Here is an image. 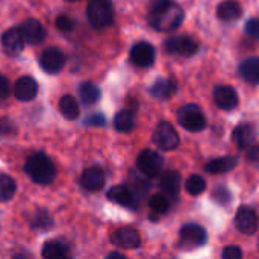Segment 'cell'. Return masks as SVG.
<instances>
[{
    "label": "cell",
    "instance_id": "74e56055",
    "mask_svg": "<svg viewBox=\"0 0 259 259\" xmlns=\"http://www.w3.org/2000/svg\"><path fill=\"white\" fill-rule=\"evenodd\" d=\"M11 94V83L8 80V77H5L3 74H0V102L6 100Z\"/></svg>",
    "mask_w": 259,
    "mask_h": 259
},
{
    "label": "cell",
    "instance_id": "7402d4cb",
    "mask_svg": "<svg viewBox=\"0 0 259 259\" xmlns=\"http://www.w3.org/2000/svg\"><path fill=\"white\" fill-rule=\"evenodd\" d=\"M176 91V83L175 80L168 79V77H159L149 90L150 96L158 99V100H167L170 99Z\"/></svg>",
    "mask_w": 259,
    "mask_h": 259
},
{
    "label": "cell",
    "instance_id": "44dd1931",
    "mask_svg": "<svg viewBox=\"0 0 259 259\" xmlns=\"http://www.w3.org/2000/svg\"><path fill=\"white\" fill-rule=\"evenodd\" d=\"M241 15H243V9L237 0H225L217 6V17L222 21L231 23L241 18Z\"/></svg>",
    "mask_w": 259,
    "mask_h": 259
},
{
    "label": "cell",
    "instance_id": "d590c367",
    "mask_svg": "<svg viewBox=\"0 0 259 259\" xmlns=\"http://www.w3.org/2000/svg\"><path fill=\"white\" fill-rule=\"evenodd\" d=\"M106 123L105 117L100 114V112H96V114H91L90 117H87L83 120V124L85 126H103Z\"/></svg>",
    "mask_w": 259,
    "mask_h": 259
},
{
    "label": "cell",
    "instance_id": "cb8c5ba5",
    "mask_svg": "<svg viewBox=\"0 0 259 259\" xmlns=\"http://www.w3.org/2000/svg\"><path fill=\"white\" fill-rule=\"evenodd\" d=\"M240 74L241 77L249 82L256 85L259 82V59L256 56L247 58L240 64Z\"/></svg>",
    "mask_w": 259,
    "mask_h": 259
},
{
    "label": "cell",
    "instance_id": "d6986e66",
    "mask_svg": "<svg viewBox=\"0 0 259 259\" xmlns=\"http://www.w3.org/2000/svg\"><path fill=\"white\" fill-rule=\"evenodd\" d=\"M232 140L237 143V146L241 149V150H246L249 149L255 140H256V129L252 126V124H240L238 127L234 129L232 132Z\"/></svg>",
    "mask_w": 259,
    "mask_h": 259
},
{
    "label": "cell",
    "instance_id": "e575fe53",
    "mask_svg": "<svg viewBox=\"0 0 259 259\" xmlns=\"http://www.w3.org/2000/svg\"><path fill=\"white\" fill-rule=\"evenodd\" d=\"M223 259H241L243 258V250L238 246H228L223 253H222Z\"/></svg>",
    "mask_w": 259,
    "mask_h": 259
},
{
    "label": "cell",
    "instance_id": "52a82bcc",
    "mask_svg": "<svg viewBox=\"0 0 259 259\" xmlns=\"http://www.w3.org/2000/svg\"><path fill=\"white\" fill-rule=\"evenodd\" d=\"M181 247L184 249H196L202 247L208 241V234L206 231L196 225V223H188L181 229Z\"/></svg>",
    "mask_w": 259,
    "mask_h": 259
},
{
    "label": "cell",
    "instance_id": "f546056e",
    "mask_svg": "<svg viewBox=\"0 0 259 259\" xmlns=\"http://www.w3.org/2000/svg\"><path fill=\"white\" fill-rule=\"evenodd\" d=\"M185 190H187V193L191 194V196H199V194H202V193L206 190V182H205V179H203L202 176L193 175V176H190V178L187 179V182H185Z\"/></svg>",
    "mask_w": 259,
    "mask_h": 259
},
{
    "label": "cell",
    "instance_id": "b9f144b4",
    "mask_svg": "<svg viewBox=\"0 0 259 259\" xmlns=\"http://www.w3.org/2000/svg\"><path fill=\"white\" fill-rule=\"evenodd\" d=\"M68 2H77V0H68Z\"/></svg>",
    "mask_w": 259,
    "mask_h": 259
},
{
    "label": "cell",
    "instance_id": "ffe728a7",
    "mask_svg": "<svg viewBox=\"0 0 259 259\" xmlns=\"http://www.w3.org/2000/svg\"><path fill=\"white\" fill-rule=\"evenodd\" d=\"M159 188L170 197H178L181 190V175L176 170H168L162 173L159 179Z\"/></svg>",
    "mask_w": 259,
    "mask_h": 259
},
{
    "label": "cell",
    "instance_id": "4fadbf2b",
    "mask_svg": "<svg viewBox=\"0 0 259 259\" xmlns=\"http://www.w3.org/2000/svg\"><path fill=\"white\" fill-rule=\"evenodd\" d=\"M2 47L9 56H18L23 52L24 39L20 32V27H11L2 35Z\"/></svg>",
    "mask_w": 259,
    "mask_h": 259
},
{
    "label": "cell",
    "instance_id": "e0dca14e",
    "mask_svg": "<svg viewBox=\"0 0 259 259\" xmlns=\"http://www.w3.org/2000/svg\"><path fill=\"white\" fill-rule=\"evenodd\" d=\"M14 94L20 102H30L38 94V83L32 76H23L15 82Z\"/></svg>",
    "mask_w": 259,
    "mask_h": 259
},
{
    "label": "cell",
    "instance_id": "5bb4252c",
    "mask_svg": "<svg viewBox=\"0 0 259 259\" xmlns=\"http://www.w3.org/2000/svg\"><path fill=\"white\" fill-rule=\"evenodd\" d=\"M235 226L246 235H253L258 229L256 212L250 206H241L235 215Z\"/></svg>",
    "mask_w": 259,
    "mask_h": 259
},
{
    "label": "cell",
    "instance_id": "7a4b0ae2",
    "mask_svg": "<svg viewBox=\"0 0 259 259\" xmlns=\"http://www.w3.org/2000/svg\"><path fill=\"white\" fill-rule=\"evenodd\" d=\"M24 173L39 185H50L56 178V167L46 153H33L24 164Z\"/></svg>",
    "mask_w": 259,
    "mask_h": 259
},
{
    "label": "cell",
    "instance_id": "8fae6325",
    "mask_svg": "<svg viewBox=\"0 0 259 259\" xmlns=\"http://www.w3.org/2000/svg\"><path fill=\"white\" fill-rule=\"evenodd\" d=\"M214 102L223 111H232L238 106V93L231 85H220L214 90Z\"/></svg>",
    "mask_w": 259,
    "mask_h": 259
},
{
    "label": "cell",
    "instance_id": "60d3db41",
    "mask_svg": "<svg viewBox=\"0 0 259 259\" xmlns=\"http://www.w3.org/2000/svg\"><path fill=\"white\" fill-rule=\"evenodd\" d=\"M108 258H120V259H124L126 256L123 255V253H117V252H111L109 255H108Z\"/></svg>",
    "mask_w": 259,
    "mask_h": 259
},
{
    "label": "cell",
    "instance_id": "f1b7e54d",
    "mask_svg": "<svg viewBox=\"0 0 259 259\" xmlns=\"http://www.w3.org/2000/svg\"><path fill=\"white\" fill-rule=\"evenodd\" d=\"M17 191V184L15 181L8 176L0 173V202H8L14 197Z\"/></svg>",
    "mask_w": 259,
    "mask_h": 259
},
{
    "label": "cell",
    "instance_id": "603a6c76",
    "mask_svg": "<svg viewBox=\"0 0 259 259\" xmlns=\"http://www.w3.org/2000/svg\"><path fill=\"white\" fill-rule=\"evenodd\" d=\"M237 164H238L237 156H222V158L211 159L205 165V171L211 173V175H222V173H228V171L234 170L237 167Z\"/></svg>",
    "mask_w": 259,
    "mask_h": 259
},
{
    "label": "cell",
    "instance_id": "3957f363",
    "mask_svg": "<svg viewBox=\"0 0 259 259\" xmlns=\"http://www.w3.org/2000/svg\"><path fill=\"white\" fill-rule=\"evenodd\" d=\"M88 21L96 29H105L114 23V5L111 0H91L87 8Z\"/></svg>",
    "mask_w": 259,
    "mask_h": 259
},
{
    "label": "cell",
    "instance_id": "f35d334b",
    "mask_svg": "<svg viewBox=\"0 0 259 259\" xmlns=\"http://www.w3.org/2000/svg\"><path fill=\"white\" fill-rule=\"evenodd\" d=\"M246 33L252 38H258L259 35V21L258 18H250L246 23Z\"/></svg>",
    "mask_w": 259,
    "mask_h": 259
},
{
    "label": "cell",
    "instance_id": "30bf717a",
    "mask_svg": "<svg viewBox=\"0 0 259 259\" xmlns=\"http://www.w3.org/2000/svg\"><path fill=\"white\" fill-rule=\"evenodd\" d=\"M111 243L117 247L121 249H137L141 244V237L140 232L134 228H120L117 229L112 237H111Z\"/></svg>",
    "mask_w": 259,
    "mask_h": 259
},
{
    "label": "cell",
    "instance_id": "9a60e30c",
    "mask_svg": "<svg viewBox=\"0 0 259 259\" xmlns=\"http://www.w3.org/2000/svg\"><path fill=\"white\" fill-rule=\"evenodd\" d=\"M131 61L137 67H150L155 61V49L146 41L137 42L131 50Z\"/></svg>",
    "mask_w": 259,
    "mask_h": 259
},
{
    "label": "cell",
    "instance_id": "277c9868",
    "mask_svg": "<svg viewBox=\"0 0 259 259\" xmlns=\"http://www.w3.org/2000/svg\"><path fill=\"white\" fill-rule=\"evenodd\" d=\"M178 121L188 132H200L206 127V118L202 109L194 105H184L178 109Z\"/></svg>",
    "mask_w": 259,
    "mask_h": 259
},
{
    "label": "cell",
    "instance_id": "8d00e7d4",
    "mask_svg": "<svg viewBox=\"0 0 259 259\" xmlns=\"http://www.w3.org/2000/svg\"><path fill=\"white\" fill-rule=\"evenodd\" d=\"M15 132H17V127L11 120H8V118L0 120V134L2 135H14Z\"/></svg>",
    "mask_w": 259,
    "mask_h": 259
},
{
    "label": "cell",
    "instance_id": "d4e9b609",
    "mask_svg": "<svg viewBox=\"0 0 259 259\" xmlns=\"http://www.w3.org/2000/svg\"><path fill=\"white\" fill-rule=\"evenodd\" d=\"M41 255H42V258L46 259H64L70 256V250H68V247L64 243H59V241H47L42 246Z\"/></svg>",
    "mask_w": 259,
    "mask_h": 259
},
{
    "label": "cell",
    "instance_id": "5b68a950",
    "mask_svg": "<svg viewBox=\"0 0 259 259\" xmlns=\"http://www.w3.org/2000/svg\"><path fill=\"white\" fill-rule=\"evenodd\" d=\"M153 143L156 144V147H159L161 150H165V152H171V150L178 149L179 135H178L175 126L170 121L158 123V126L155 127V132H153Z\"/></svg>",
    "mask_w": 259,
    "mask_h": 259
},
{
    "label": "cell",
    "instance_id": "2e32d148",
    "mask_svg": "<svg viewBox=\"0 0 259 259\" xmlns=\"http://www.w3.org/2000/svg\"><path fill=\"white\" fill-rule=\"evenodd\" d=\"M20 32L23 35L24 42L33 44V46L42 42L44 38H46L44 26L35 18H27L26 21H23V24L20 26Z\"/></svg>",
    "mask_w": 259,
    "mask_h": 259
},
{
    "label": "cell",
    "instance_id": "d6a6232c",
    "mask_svg": "<svg viewBox=\"0 0 259 259\" xmlns=\"http://www.w3.org/2000/svg\"><path fill=\"white\" fill-rule=\"evenodd\" d=\"M30 225H32V228H35V229H38V228L46 229V228H50V226L53 225V220H52V217L49 215L47 211L39 209V211L35 214V217H33V220H32Z\"/></svg>",
    "mask_w": 259,
    "mask_h": 259
},
{
    "label": "cell",
    "instance_id": "ac0fdd59",
    "mask_svg": "<svg viewBox=\"0 0 259 259\" xmlns=\"http://www.w3.org/2000/svg\"><path fill=\"white\" fill-rule=\"evenodd\" d=\"M80 185L87 191H100L105 187V171L100 167H90L83 170Z\"/></svg>",
    "mask_w": 259,
    "mask_h": 259
},
{
    "label": "cell",
    "instance_id": "ab89813d",
    "mask_svg": "<svg viewBox=\"0 0 259 259\" xmlns=\"http://www.w3.org/2000/svg\"><path fill=\"white\" fill-rule=\"evenodd\" d=\"M258 155H259L258 146H252V149H250V150H247V159H250V162H252V164H256V162H258Z\"/></svg>",
    "mask_w": 259,
    "mask_h": 259
},
{
    "label": "cell",
    "instance_id": "7c38bea8",
    "mask_svg": "<svg viewBox=\"0 0 259 259\" xmlns=\"http://www.w3.org/2000/svg\"><path fill=\"white\" fill-rule=\"evenodd\" d=\"M108 199L120 206H126L131 209H137L138 208V199L134 194V191L131 190L129 185H115L108 191Z\"/></svg>",
    "mask_w": 259,
    "mask_h": 259
},
{
    "label": "cell",
    "instance_id": "4dcf8cb0",
    "mask_svg": "<svg viewBox=\"0 0 259 259\" xmlns=\"http://www.w3.org/2000/svg\"><path fill=\"white\" fill-rule=\"evenodd\" d=\"M170 208V202L164 194H155L150 197V209L156 214H165Z\"/></svg>",
    "mask_w": 259,
    "mask_h": 259
},
{
    "label": "cell",
    "instance_id": "ba28073f",
    "mask_svg": "<svg viewBox=\"0 0 259 259\" xmlns=\"http://www.w3.org/2000/svg\"><path fill=\"white\" fill-rule=\"evenodd\" d=\"M165 49L170 53L181 56H193L199 50V42L188 35H178L165 41Z\"/></svg>",
    "mask_w": 259,
    "mask_h": 259
},
{
    "label": "cell",
    "instance_id": "4316f807",
    "mask_svg": "<svg viewBox=\"0 0 259 259\" xmlns=\"http://www.w3.org/2000/svg\"><path fill=\"white\" fill-rule=\"evenodd\" d=\"M59 111H61V114L67 120H76L79 117V114H80V108H79L77 100L73 96H70V94L61 97V100H59Z\"/></svg>",
    "mask_w": 259,
    "mask_h": 259
},
{
    "label": "cell",
    "instance_id": "6da1fadb",
    "mask_svg": "<svg viewBox=\"0 0 259 259\" xmlns=\"http://www.w3.org/2000/svg\"><path fill=\"white\" fill-rule=\"evenodd\" d=\"M184 21V9L173 0H150L149 23L159 32L176 30Z\"/></svg>",
    "mask_w": 259,
    "mask_h": 259
},
{
    "label": "cell",
    "instance_id": "836d02e7",
    "mask_svg": "<svg viewBox=\"0 0 259 259\" xmlns=\"http://www.w3.org/2000/svg\"><path fill=\"white\" fill-rule=\"evenodd\" d=\"M56 27H58L61 32H64V33H70V32L74 30L76 23H74V20H73L71 17L61 14V15L56 18Z\"/></svg>",
    "mask_w": 259,
    "mask_h": 259
},
{
    "label": "cell",
    "instance_id": "8992f818",
    "mask_svg": "<svg viewBox=\"0 0 259 259\" xmlns=\"http://www.w3.org/2000/svg\"><path fill=\"white\" fill-rule=\"evenodd\" d=\"M164 165V158L155 150H143L137 158V168L146 178H156L161 175Z\"/></svg>",
    "mask_w": 259,
    "mask_h": 259
},
{
    "label": "cell",
    "instance_id": "83f0119b",
    "mask_svg": "<svg viewBox=\"0 0 259 259\" xmlns=\"http://www.w3.org/2000/svg\"><path fill=\"white\" fill-rule=\"evenodd\" d=\"M114 127L118 132H131L135 129V114L129 109L120 111L114 118Z\"/></svg>",
    "mask_w": 259,
    "mask_h": 259
},
{
    "label": "cell",
    "instance_id": "484cf974",
    "mask_svg": "<svg viewBox=\"0 0 259 259\" xmlns=\"http://www.w3.org/2000/svg\"><path fill=\"white\" fill-rule=\"evenodd\" d=\"M100 90L96 83L93 82H83L79 85V97H80V102L83 105H94L100 100Z\"/></svg>",
    "mask_w": 259,
    "mask_h": 259
},
{
    "label": "cell",
    "instance_id": "9c48e42d",
    "mask_svg": "<svg viewBox=\"0 0 259 259\" xmlns=\"http://www.w3.org/2000/svg\"><path fill=\"white\" fill-rule=\"evenodd\" d=\"M39 65L41 68L49 73V74H53V73H59L64 65H65V56L64 53L56 49V47H49L46 49L42 53H41V58H39Z\"/></svg>",
    "mask_w": 259,
    "mask_h": 259
},
{
    "label": "cell",
    "instance_id": "1f68e13d",
    "mask_svg": "<svg viewBox=\"0 0 259 259\" xmlns=\"http://www.w3.org/2000/svg\"><path fill=\"white\" fill-rule=\"evenodd\" d=\"M212 200L217 202L219 205H229L232 200V193L229 191L228 187L219 185L212 190Z\"/></svg>",
    "mask_w": 259,
    "mask_h": 259
}]
</instances>
